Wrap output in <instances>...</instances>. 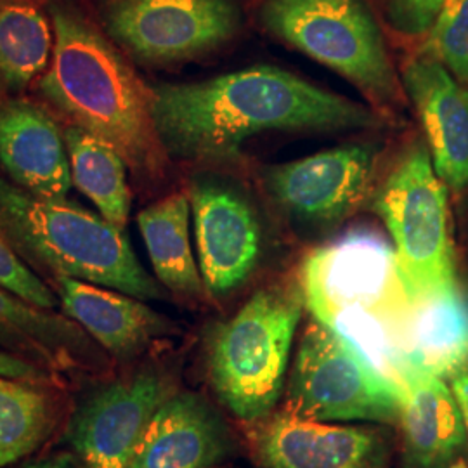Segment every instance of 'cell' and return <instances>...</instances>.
Wrapping results in <instances>:
<instances>
[{
    "mask_svg": "<svg viewBox=\"0 0 468 468\" xmlns=\"http://www.w3.org/2000/svg\"><path fill=\"white\" fill-rule=\"evenodd\" d=\"M0 377L28 380V382H40V384H59V378L50 375L49 371L38 368L32 363L16 357L9 352L2 351V349H0Z\"/></svg>",
    "mask_w": 468,
    "mask_h": 468,
    "instance_id": "28",
    "label": "cell"
},
{
    "mask_svg": "<svg viewBox=\"0 0 468 468\" xmlns=\"http://www.w3.org/2000/svg\"><path fill=\"white\" fill-rule=\"evenodd\" d=\"M378 113L276 67L153 87V120L168 158L226 164L266 133L371 129Z\"/></svg>",
    "mask_w": 468,
    "mask_h": 468,
    "instance_id": "1",
    "label": "cell"
},
{
    "mask_svg": "<svg viewBox=\"0 0 468 468\" xmlns=\"http://www.w3.org/2000/svg\"><path fill=\"white\" fill-rule=\"evenodd\" d=\"M303 307L301 284H272L214 326L207 342L208 380L236 419L261 423L271 417Z\"/></svg>",
    "mask_w": 468,
    "mask_h": 468,
    "instance_id": "5",
    "label": "cell"
},
{
    "mask_svg": "<svg viewBox=\"0 0 468 468\" xmlns=\"http://www.w3.org/2000/svg\"><path fill=\"white\" fill-rule=\"evenodd\" d=\"M0 286L13 292L23 301L30 302L37 307L54 311L59 305V299L27 262L17 255L16 250L0 233Z\"/></svg>",
    "mask_w": 468,
    "mask_h": 468,
    "instance_id": "26",
    "label": "cell"
},
{
    "mask_svg": "<svg viewBox=\"0 0 468 468\" xmlns=\"http://www.w3.org/2000/svg\"><path fill=\"white\" fill-rule=\"evenodd\" d=\"M63 314L118 361L141 356L158 338L176 332L164 314L133 295L67 276L54 278Z\"/></svg>",
    "mask_w": 468,
    "mask_h": 468,
    "instance_id": "18",
    "label": "cell"
},
{
    "mask_svg": "<svg viewBox=\"0 0 468 468\" xmlns=\"http://www.w3.org/2000/svg\"><path fill=\"white\" fill-rule=\"evenodd\" d=\"M56 385L0 377V468L37 452L61 419Z\"/></svg>",
    "mask_w": 468,
    "mask_h": 468,
    "instance_id": "22",
    "label": "cell"
},
{
    "mask_svg": "<svg viewBox=\"0 0 468 468\" xmlns=\"http://www.w3.org/2000/svg\"><path fill=\"white\" fill-rule=\"evenodd\" d=\"M448 468H468V465L463 462V460H454L452 465Z\"/></svg>",
    "mask_w": 468,
    "mask_h": 468,
    "instance_id": "31",
    "label": "cell"
},
{
    "mask_svg": "<svg viewBox=\"0 0 468 468\" xmlns=\"http://www.w3.org/2000/svg\"><path fill=\"white\" fill-rule=\"evenodd\" d=\"M233 437L216 408L195 392H176L160 406L125 468H218Z\"/></svg>",
    "mask_w": 468,
    "mask_h": 468,
    "instance_id": "17",
    "label": "cell"
},
{
    "mask_svg": "<svg viewBox=\"0 0 468 468\" xmlns=\"http://www.w3.org/2000/svg\"><path fill=\"white\" fill-rule=\"evenodd\" d=\"M0 167L35 197L67 200L73 186L65 134L25 98H0Z\"/></svg>",
    "mask_w": 468,
    "mask_h": 468,
    "instance_id": "16",
    "label": "cell"
},
{
    "mask_svg": "<svg viewBox=\"0 0 468 468\" xmlns=\"http://www.w3.org/2000/svg\"><path fill=\"white\" fill-rule=\"evenodd\" d=\"M189 218V198L172 193L139 212L137 226L156 280L174 295L198 301L207 293L191 249Z\"/></svg>",
    "mask_w": 468,
    "mask_h": 468,
    "instance_id": "21",
    "label": "cell"
},
{
    "mask_svg": "<svg viewBox=\"0 0 468 468\" xmlns=\"http://www.w3.org/2000/svg\"><path fill=\"white\" fill-rule=\"evenodd\" d=\"M442 0H388V11L398 30L408 35L429 32Z\"/></svg>",
    "mask_w": 468,
    "mask_h": 468,
    "instance_id": "27",
    "label": "cell"
},
{
    "mask_svg": "<svg viewBox=\"0 0 468 468\" xmlns=\"http://www.w3.org/2000/svg\"><path fill=\"white\" fill-rule=\"evenodd\" d=\"M421 52L468 87V0H442Z\"/></svg>",
    "mask_w": 468,
    "mask_h": 468,
    "instance_id": "25",
    "label": "cell"
},
{
    "mask_svg": "<svg viewBox=\"0 0 468 468\" xmlns=\"http://www.w3.org/2000/svg\"><path fill=\"white\" fill-rule=\"evenodd\" d=\"M262 468H388L387 437L375 429L301 419L288 411L261 421L253 437Z\"/></svg>",
    "mask_w": 468,
    "mask_h": 468,
    "instance_id": "13",
    "label": "cell"
},
{
    "mask_svg": "<svg viewBox=\"0 0 468 468\" xmlns=\"http://www.w3.org/2000/svg\"><path fill=\"white\" fill-rule=\"evenodd\" d=\"M63 134L73 185L98 207L101 218L123 231L133 205L127 164L117 150L73 123Z\"/></svg>",
    "mask_w": 468,
    "mask_h": 468,
    "instance_id": "23",
    "label": "cell"
},
{
    "mask_svg": "<svg viewBox=\"0 0 468 468\" xmlns=\"http://www.w3.org/2000/svg\"><path fill=\"white\" fill-rule=\"evenodd\" d=\"M301 288L313 318L342 336L388 384H401L410 299L394 245L384 234L359 226L311 251L302 264Z\"/></svg>",
    "mask_w": 468,
    "mask_h": 468,
    "instance_id": "3",
    "label": "cell"
},
{
    "mask_svg": "<svg viewBox=\"0 0 468 468\" xmlns=\"http://www.w3.org/2000/svg\"><path fill=\"white\" fill-rule=\"evenodd\" d=\"M0 233L21 259L52 278L100 284L144 302L165 297L122 229L79 205L35 197L2 177Z\"/></svg>",
    "mask_w": 468,
    "mask_h": 468,
    "instance_id": "4",
    "label": "cell"
},
{
    "mask_svg": "<svg viewBox=\"0 0 468 468\" xmlns=\"http://www.w3.org/2000/svg\"><path fill=\"white\" fill-rule=\"evenodd\" d=\"M402 396L351 346L318 319L303 328L283 411L314 421L401 419Z\"/></svg>",
    "mask_w": 468,
    "mask_h": 468,
    "instance_id": "8",
    "label": "cell"
},
{
    "mask_svg": "<svg viewBox=\"0 0 468 468\" xmlns=\"http://www.w3.org/2000/svg\"><path fill=\"white\" fill-rule=\"evenodd\" d=\"M110 38L137 61L172 65L231 42L243 15L236 0H108Z\"/></svg>",
    "mask_w": 468,
    "mask_h": 468,
    "instance_id": "9",
    "label": "cell"
},
{
    "mask_svg": "<svg viewBox=\"0 0 468 468\" xmlns=\"http://www.w3.org/2000/svg\"><path fill=\"white\" fill-rule=\"evenodd\" d=\"M377 153L368 144L319 151L264 172L269 195L307 228H332L368 195Z\"/></svg>",
    "mask_w": 468,
    "mask_h": 468,
    "instance_id": "11",
    "label": "cell"
},
{
    "mask_svg": "<svg viewBox=\"0 0 468 468\" xmlns=\"http://www.w3.org/2000/svg\"><path fill=\"white\" fill-rule=\"evenodd\" d=\"M269 34L342 75L387 113L399 112L404 87L365 0H264Z\"/></svg>",
    "mask_w": 468,
    "mask_h": 468,
    "instance_id": "6",
    "label": "cell"
},
{
    "mask_svg": "<svg viewBox=\"0 0 468 468\" xmlns=\"http://www.w3.org/2000/svg\"><path fill=\"white\" fill-rule=\"evenodd\" d=\"M419 112L437 176L452 189L468 186V89L448 68L421 52L402 75Z\"/></svg>",
    "mask_w": 468,
    "mask_h": 468,
    "instance_id": "14",
    "label": "cell"
},
{
    "mask_svg": "<svg viewBox=\"0 0 468 468\" xmlns=\"http://www.w3.org/2000/svg\"><path fill=\"white\" fill-rule=\"evenodd\" d=\"M0 349L49 371L94 375L108 368V354L63 313L37 307L0 286Z\"/></svg>",
    "mask_w": 468,
    "mask_h": 468,
    "instance_id": "15",
    "label": "cell"
},
{
    "mask_svg": "<svg viewBox=\"0 0 468 468\" xmlns=\"http://www.w3.org/2000/svg\"><path fill=\"white\" fill-rule=\"evenodd\" d=\"M373 208L392 236L398 272L410 301L458 283L448 186L437 176L425 146L417 144L402 154L378 187Z\"/></svg>",
    "mask_w": 468,
    "mask_h": 468,
    "instance_id": "7",
    "label": "cell"
},
{
    "mask_svg": "<svg viewBox=\"0 0 468 468\" xmlns=\"http://www.w3.org/2000/svg\"><path fill=\"white\" fill-rule=\"evenodd\" d=\"M402 468H448L468 434L460 406L442 378L411 369L401 402Z\"/></svg>",
    "mask_w": 468,
    "mask_h": 468,
    "instance_id": "19",
    "label": "cell"
},
{
    "mask_svg": "<svg viewBox=\"0 0 468 468\" xmlns=\"http://www.w3.org/2000/svg\"><path fill=\"white\" fill-rule=\"evenodd\" d=\"M21 468H82V465L71 454H56L42 460H35L32 463H27Z\"/></svg>",
    "mask_w": 468,
    "mask_h": 468,
    "instance_id": "30",
    "label": "cell"
},
{
    "mask_svg": "<svg viewBox=\"0 0 468 468\" xmlns=\"http://www.w3.org/2000/svg\"><path fill=\"white\" fill-rule=\"evenodd\" d=\"M452 390L454 399L460 406L468 434V368L452 377Z\"/></svg>",
    "mask_w": 468,
    "mask_h": 468,
    "instance_id": "29",
    "label": "cell"
},
{
    "mask_svg": "<svg viewBox=\"0 0 468 468\" xmlns=\"http://www.w3.org/2000/svg\"><path fill=\"white\" fill-rule=\"evenodd\" d=\"M177 392L162 368L135 369L92 387L68 420L67 439L82 468H125L160 406Z\"/></svg>",
    "mask_w": 468,
    "mask_h": 468,
    "instance_id": "10",
    "label": "cell"
},
{
    "mask_svg": "<svg viewBox=\"0 0 468 468\" xmlns=\"http://www.w3.org/2000/svg\"><path fill=\"white\" fill-rule=\"evenodd\" d=\"M37 2H49V0H37Z\"/></svg>",
    "mask_w": 468,
    "mask_h": 468,
    "instance_id": "32",
    "label": "cell"
},
{
    "mask_svg": "<svg viewBox=\"0 0 468 468\" xmlns=\"http://www.w3.org/2000/svg\"><path fill=\"white\" fill-rule=\"evenodd\" d=\"M402 352L410 369L442 380L468 368V293L460 283L410 301L402 323Z\"/></svg>",
    "mask_w": 468,
    "mask_h": 468,
    "instance_id": "20",
    "label": "cell"
},
{
    "mask_svg": "<svg viewBox=\"0 0 468 468\" xmlns=\"http://www.w3.org/2000/svg\"><path fill=\"white\" fill-rule=\"evenodd\" d=\"M52 21L54 56L42 94L73 125L117 150L135 176L162 177L168 156L153 120V87L77 9L56 5Z\"/></svg>",
    "mask_w": 468,
    "mask_h": 468,
    "instance_id": "2",
    "label": "cell"
},
{
    "mask_svg": "<svg viewBox=\"0 0 468 468\" xmlns=\"http://www.w3.org/2000/svg\"><path fill=\"white\" fill-rule=\"evenodd\" d=\"M189 203L205 293L218 301L231 295L257 268L262 228L247 197L220 181H195Z\"/></svg>",
    "mask_w": 468,
    "mask_h": 468,
    "instance_id": "12",
    "label": "cell"
},
{
    "mask_svg": "<svg viewBox=\"0 0 468 468\" xmlns=\"http://www.w3.org/2000/svg\"><path fill=\"white\" fill-rule=\"evenodd\" d=\"M49 23L28 0H0V80L21 90L49 63Z\"/></svg>",
    "mask_w": 468,
    "mask_h": 468,
    "instance_id": "24",
    "label": "cell"
}]
</instances>
